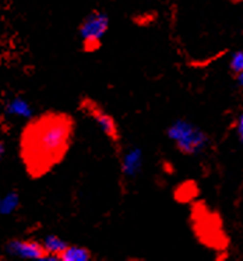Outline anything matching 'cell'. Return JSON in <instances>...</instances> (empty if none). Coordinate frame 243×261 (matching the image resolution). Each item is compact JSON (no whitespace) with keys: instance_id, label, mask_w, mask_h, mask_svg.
<instances>
[{"instance_id":"cell-1","label":"cell","mask_w":243,"mask_h":261,"mask_svg":"<svg viewBox=\"0 0 243 261\" xmlns=\"http://www.w3.org/2000/svg\"><path fill=\"white\" fill-rule=\"evenodd\" d=\"M76 130L73 116L48 111L28 119L20 134V160L27 175L39 179L66 158Z\"/></svg>"},{"instance_id":"cell-2","label":"cell","mask_w":243,"mask_h":261,"mask_svg":"<svg viewBox=\"0 0 243 261\" xmlns=\"http://www.w3.org/2000/svg\"><path fill=\"white\" fill-rule=\"evenodd\" d=\"M166 134L174 141L176 149L183 155L199 154L206 148L208 143L207 134L185 119H179L172 123L166 130Z\"/></svg>"},{"instance_id":"cell-3","label":"cell","mask_w":243,"mask_h":261,"mask_svg":"<svg viewBox=\"0 0 243 261\" xmlns=\"http://www.w3.org/2000/svg\"><path fill=\"white\" fill-rule=\"evenodd\" d=\"M79 111L84 113L85 116L92 119L100 126L102 133L105 134L106 137L109 139V141L115 147L117 156L120 158L121 134L120 130H119V126H117V122L115 120V117L112 116L111 113L106 112L105 108L102 107L101 103H98L95 99L90 98V96H81L80 98Z\"/></svg>"},{"instance_id":"cell-4","label":"cell","mask_w":243,"mask_h":261,"mask_svg":"<svg viewBox=\"0 0 243 261\" xmlns=\"http://www.w3.org/2000/svg\"><path fill=\"white\" fill-rule=\"evenodd\" d=\"M109 28V17L105 11L92 10L81 20L79 25V35L81 38L84 52H96L102 45Z\"/></svg>"},{"instance_id":"cell-5","label":"cell","mask_w":243,"mask_h":261,"mask_svg":"<svg viewBox=\"0 0 243 261\" xmlns=\"http://www.w3.org/2000/svg\"><path fill=\"white\" fill-rule=\"evenodd\" d=\"M7 251L14 256L30 260H52L43 242L32 239H11L7 243Z\"/></svg>"},{"instance_id":"cell-6","label":"cell","mask_w":243,"mask_h":261,"mask_svg":"<svg viewBox=\"0 0 243 261\" xmlns=\"http://www.w3.org/2000/svg\"><path fill=\"white\" fill-rule=\"evenodd\" d=\"M91 258V250L79 245H69L59 256V261H90Z\"/></svg>"},{"instance_id":"cell-7","label":"cell","mask_w":243,"mask_h":261,"mask_svg":"<svg viewBox=\"0 0 243 261\" xmlns=\"http://www.w3.org/2000/svg\"><path fill=\"white\" fill-rule=\"evenodd\" d=\"M199 194V186L193 180H186L175 189L174 196L179 203H190Z\"/></svg>"},{"instance_id":"cell-8","label":"cell","mask_w":243,"mask_h":261,"mask_svg":"<svg viewBox=\"0 0 243 261\" xmlns=\"http://www.w3.org/2000/svg\"><path fill=\"white\" fill-rule=\"evenodd\" d=\"M43 245L48 250L49 256L52 260H59V256L62 254V251L69 246V243H66L63 239H60L56 234H49L43 239Z\"/></svg>"},{"instance_id":"cell-9","label":"cell","mask_w":243,"mask_h":261,"mask_svg":"<svg viewBox=\"0 0 243 261\" xmlns=\"http://www.w3.org/2000/svg\"><path fill=\"white\" fill-rule=\"evenodd\" d=\"M140 165V151L127 152L126 156L121 160V173L125 176H133Z\"/></svg>"},{"instance_id":"cell-10","label":"cell","mask_w":243,"mask_h":261,"mask_svg":"<svg viewBox=\"0 0 243 261\" xmlns=\"http://www.w3.org/2000/svg\"><path fill=\"white\" fill-rule=\"evenodd\" d=\"M7 111H9L11 115H16V116L27 117V119L32 117L31 107H30V103H28L26 99H22V98H14V99L7 105Z\"/></svg>"},{"instance_id":"cell-11","label":"cell","mask_w":243,"mask_h":261,"mask_svg":"<svg viewBox=\"0 0 243 261\" xmlns=\"http://www.w3.org/2000/svg\"><path fill=\"white\" fill-rule=\"evenodd\" d=\"M17 204H18V194L14 192L9 193L5 198H3V201H2V213L3 214H9L11 213L13 210H16Z\"/></svg>"},{"instance_id":"cell-12","label":"cell","mask_w":243,"mask_h":261,"mask_svg":"<svg viewBox=\"0 0 243 261\" xmlns=\"http://www.w3.org/2000/svg\"><path fill=\"white\" fill-rule=\"evenodd\" d=\"M229 70L232 71V74L236 77L243 71V50H238L232 55L231 62H229Z\"/></svg>"},{"instance_id":"cell-13","label":"cell","mask_w":243,"mask_h":261,"mask_svg":"<svg viewBox=\"0 0 243 261\" xmlns=\"http://www.w3.org/2000/svg\"><path fill=\"white\" fill-rule=\"evenodd\" d=\"M236 134H238L240 143L243 144V111L238 116V120H236Z\"/></svg>"},{"instance_id":"cell-14","label":"cell","mask_w":243,"mask_h":261,"mask_svg":"<svg viewBox=\"0 0 243 261\" xmlns=\"http://www.w3.org/2000/svg\"><path fill=\"white\" fill-rule=\"evenodd\" d=\"M236 81L240 87H243V71L239 75H236Z\"/></svg>"},{"instance_id":"cell-15","label":"cell","mask_w":243,"mask_h":261,"mask_svg":"<svg viewBox=\"0 0 243 261\" xmlns=\"http://www.w3.org/2000/svg\"><path fill=\"white\" fill-rule=\"evenodd\" d=\"M229 2H232V3H243V0H229Z\"/></svg>"}]
</instances>
